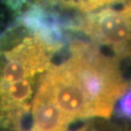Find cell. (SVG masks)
Returning <instances> with one entry per match:
<instances>
[{"label":"cell","mask_w":131,"mask_h":131,"mask_svg":"<svg viewBox=\"0 0 131 131\" xmlns=\"http://www.w3.org/2000/svg\"><path fill=\"white\" fill-rule=\"evenodd\" d=\"M70 51V58L63 63L86 93L94 117L108 118L115 102L127 89L117 64L96 47L83 42L72 43Z\"/></svg>","instance_id":"obj_1"},{"label":"cell","mask_w":131,"mask_h":131,"mask_svg":"<svg viewBox=\"0 0 131 131\" xmlns=\"http://www.w3.org/2000/svg\"><path fill=\"white\" fill-rule=\"evenodd\" d=\"M80 30L96 42L110 46L118 56L131 58V1L121 10L106 9L86 16Z\"/></svg>","instance_id":"obj_2"},{"label":"cell","mask_w":131,"mask_h":131,"mask_svg":"<svg viewBox=\"0 0 131 131\" xmlns=\"http://www.w3.org/2000/svg\"><path fill=\"white\" fill-rule=\"evenodd\" d=\"M43 79L58 107L72 121L94 117L93 107L86 93L64 63L49 67L43 73Z\"/></svg>","instance_id":"obj_3"},{"label":"cell","mask_w":131,"mask_h":131,"mask_svg":"<svg viewBox=\"0 0 131 131\" xmlns=\"http://www.w3.org/2000/svg\"><path fill=\"white\" fill-rule=\"evenodd\" d=\"M31 116L32 129L37 131H66L72 121L56 104L43 74L32 98Z\"/></svg>","instance_id":"obj_4"},{"label":"cell","mask_w":131,"mask_h":131,"mask_svg":"<svg viewBox=\"0 0 131 131\" xmlns=\"http://www.w3.org/2000/svg\"><path fill=\"white\" fill-rule=\"evenodd\" d=\"M116 1H119V0H80L78 10L81 12H91L105 5Z\"/></svg>","instance_id":"obj_5"},{"label":"cell","mask_w":131,"mask_h":131,"mask_svg":"<svg viewBox=\"0 0 131 131\" xmlns=\"http://www.w3.org/2000/svg\"><path fill=\"white\" fill-rule=\"evenodd\" d=\"M119 112L122 116L131 117V91L127 92L120 102Z\"/></svg>","instance_id":"obj_6"},{"label":"cell","mask_w":131,"mask_h":131,"mask_svg":"<svg viewBox=\"0 0 131 131\" xmlns=\"http://www.w3.org/2000/svg\"><path fill=\"white\" fill-rule=\"evenodd\" d=\"M79 131H83V130H79Z\"/></svg>","instance_id":"obj_7"}]
</instances>
